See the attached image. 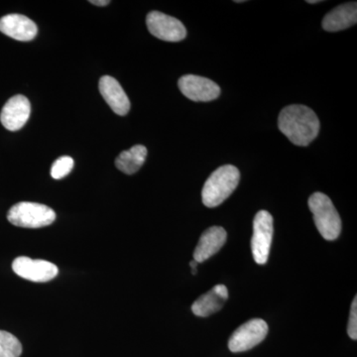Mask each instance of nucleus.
Returning a JSON list of instances; mask_svg holds the SVG:
<instances>
[{"instance_id": "1", "label": "nucleus", "mask_w": 357, "mask_h": 357, "mask_svg": "<svg viewBox=\"0 0 357 357\" xmlns=\"http://www.w3.org/2000/svg\"><path fill=\"white\" fill-rule=\"evenodd\" d=\"M279 129L293 144L307 146L319 132V121L314 110L302 105H288L281 110Z\"/></svg>"}, {"instance_id": "2", "label": "nucleus", "mask_w": 357, "mask_h": 357, "mask_svg": "<svg viewBox=\"0 0 357 357\" xmlns=\"http://www.w3.org/2000/svg\"><path fill=\"white\" fill-rule=\"evenodd\" d=\"M241 173L236 166L225 165L217 169L206 182L202 191V199L208 208L220 206L229 198L239 184Z\"/></svg>"}, {"instance_id": "3", "label": "nucleus", "mask_w": 357, "mask_h": 357, "mask_svg": "<svg viewBox=\"0 0 357 357\" xmlns=\"http://www.w3.org/2000/svg\"><path fill=\"white\" fill-rule=\"evenodd\" d=\"M309 208L321 236L326 241L337 239L342 231V220L332 199L323 192H314L310 197Z\"/></svg>"}, {"instance_id": "4", "label": "nucleus", "mask_w": 357, "mask_h": 357, "mask_svg": "<svg viewBox=\"0 0 357 357\" xmlns=\"http://www.w3.org/2000/svg\"><path fill=\"white\" fill-rule=\"evenodd\" d=\"M7 220L15 227L40 229L55 222L56 213L45 204L21 202L9 210Z\"/></svg>"}, {"instance_id": "5", "label": "nucleus", "mask_w": 357, "mask_h": 357, "mask_svg": "<svg viewBox=\"0 0 357 357\" xmlns=\"http://www.w3.org/2000/svg\"><path fill=\"white\" fill-rule=\"evenodd\" d=\"M273 218L267 211L256 213L253 220V236L251 238V249L253 258L259 265L266 264L273 238Z\"/></svg>"}, {"instance_id": "6", "label": "nucleus", "mask_w": 357, "mask_h": 357, "mask_svg": "<svg viewBox=\"0 0 357 357\" xmlns=\"http://www.w3.org/2000/svg\"><path fill=\"white\" fill-rule=\"evenodd\" d=\"M267 333L266 321L261 319H250L232 333L229 340V351L236 354L250 351L264 340Z\"/></svg>"}, {"instance_id": "7", "label": "nucleus", "mask_w": 357, "mask_h": 357, "mask_svg": "<svg viewBox=\"0 0 357 357\" xmlns=\"http://www.w3.org/2000/svg\"><path fill=\"white\" fill-rule=\"evenodd\" d=\"M146 24L149 32L163 41H182L187 36V30L180 20L159 11H151L148 14Z\"/></svg>"}, {"instance_id": "8", "label": "nucleus", "mask_w": 357, "mask_h": 357, "mask_svg": "<svg viewBox=\"0 0 357 357\" xmlns=\"http://www.w3.org/2000/svg\"><path fill=\"white\" fill-rule=\"evenodd\" d=\"M14 273L28 281L44 283L53 280L59 273L58 267L54 263L42 259L20 256L13 263Z\"/></svg>"}, {"instance_id": "9", "label": "nucleus", "mask_w": 357, "mask_h": 357, "mask_svg": "<svg viewBox=\"0 0 357 357\" xmlns=\"http://www.w3.org/2000/svg\"><path fill=\"white\" fill-rule=\"evenodd\" d=\"M178 89L192 102H211L220 95L218 84L206 77L185 75L178 79Z\"/></svg>"}, {"instance_id": "10", "label": "nucleus", "mask_w": 357, "mask_h": 357, "mask_svg": "<svg viewBox=\"0 0 357 357\" xmlns=\"http://www.w3.org/2000/svg\"><path fill=\"white\" fill-rule=\"evenodd\" d=\"M31 105L24 96H15L7 100L0 114L2 126L10 131L20 130L29 119Z\"/></svg>"}, {"instance_id": "11", "label": "nucleus", "mask_w": 357, "mask_h": 357, "mask_svg": "<svg viewBox=\"0 0 357 357\" xmlns=\"http://www.w3.org/2000/svg\"><path fill=\"white\" fill-rule=\"evenodd\" d=\"M0 32L17 41H31L38 33L37 25L21 14H8L0 18Z\"/></svg>"}, {"instance_id": "12", "label": "nucleus", "mask_w": 357, "mask_h": 357, "mask_svg": "<svg viewBox=\"0 0 357 357\" xmlns=\"http://www.w3.org/2000/svg\"><path fill=\"white\" fill-rule=\"evenodd\" d=\"M227 234L222 227H211L202 234L194 251V260L203 263L217 255L227 243Z\"/></svg>"}, {"instance_id": "13", "label": "nucleus", "mask_w": 357, "mask_h": 357, "mask_svg": "<svg viewBox=\"0 0 357 357\" xmlns=\"http://www.w3.org/2000/svg\"><path fill=\"white\" fill-rule=\"evenodd\" d=\"M100 91L110 109L119 115H126L130 110V102L121 84L110 76L100 79Z\"/></svg>"}, {"instance_id": "14", "label": "nucleus", "mask_w": 357, "mask_h": 357, "mask_svg": "<svg viewBox=\"0 0 357 357\" xmlns=\"http://www.w3.org/2000/svg\"><path fill=\"white\" fill-rule=\"evenodd\" d=\"M356 2H349L335 7L326 14L323 20V28L326 31L337 32L356 25Z\"/></svg>"}, {"instance_id": "15", "label": "nucleus", "mask_w": 357, "mask_h": 357, "mask_svg": "<svg viewBox=\"0 0 357 357\" xmlns=\"http://www.w3.org/2000/svg\"><path fill=\"white\" fill-rule=\"evenodd\" d=\"M227 299H229V290L227 286L217 285L201 296L192 304V311L196 316L206 318L220 311Z\"/></svg>"}, {"instance_id": "16", "label": "nucleus", "mask_w": 357, "mask_h": 357, "mask_svg": "<svg viewBox=\"0 0 357 357\" xmlns=\"http://www.w3.org/2000/svg\"><path fill=\"white\" fill-rule=\"evenodd\" d=\"M147 149L143 145H135L126 151L121 152L115 160V166L119 171L128 175H133L139 171L147 158Z\"/></svg>"}, {"instance_id": "17", "label": "nucleus", "mask_w": 357, "mask_h": 357, "mask_svg": "<svg viewBox=\"0 0 357 357\" xmlns=\"http://www.w3.org/2000/svg\"><path fill=\"white\" fill-rule=\"evenodd\" d=\"M22 344L13 333L0 331V357H20Z\"/></svg>"}, {"instance_id": "18", "label": "nucleus", "mask_w": 357, "mask_h": 357, "mask_svg": "<svg viewBox=\"0 0 357 357\" xmlns=\"http://www.w3.org/2000/svg\"><path fill=\"white\" fill-rule=\"evenodd\" d=\"M74 159L70 156H62L54 162L51 168L52 178L55 180L65 178L74 168Z\"/></svg>"}, {"instance_id": "19", "label": "nucleus", "mask_w": 357, "mask_h": 357, "mask_svg": "<svg viewBox=\"0 0 357 357\" xmlns=\"http://www.w3.org/2000/svg\"><path fill=\"white\" fill-rule=\"evenodd\" d=\"M357 298L352 301L351 314H349V326H347V333L351 340H357Z\"/></svg>"}, {"instance_id": "20", "label": "nucleus", "mask_w": 357, "mask_h": 357, "mask_svg": "<svg viewBox=\"0 0 357 357\" xmlns=\"http://www.w3.org/2000/svg\"><path fill=\"white\" fill-rule=\"evenodd\" d=\"M89 2L96 6H105L110 3L109 0H91Z\"/></svg>"}, {"instance_id": "21", "label": "nucleus", "mask_w": 357, "mask_h": 357, "mask_svg": "<svg viewBox=\"0 0 357 357\" xmlns=\"http://www.w3.org/2000/svg\"><path fill=\"white\" fill-rule=\"evenodd\" d=\"M198 264H199V263L197 261H195L194 259H192V261H191V263H190V265H191V268H192V273L194 275L197 274V267H198Z\"/></svg>"}, {"instance_id": "22", "label": "nucleus", "mask_w": 357, "mask_h": 357, "mask_svg": "<svg viewBox=\"0 0 357 357\" xmlns=\"http://www.w3.org/2000/svg\"><path fill=\"white\" fill-rule=\"evenodd\" d=\"M307 3H318V2H321V1H316V0H314V1H307Z\"/></svg>"}]
</instances>
